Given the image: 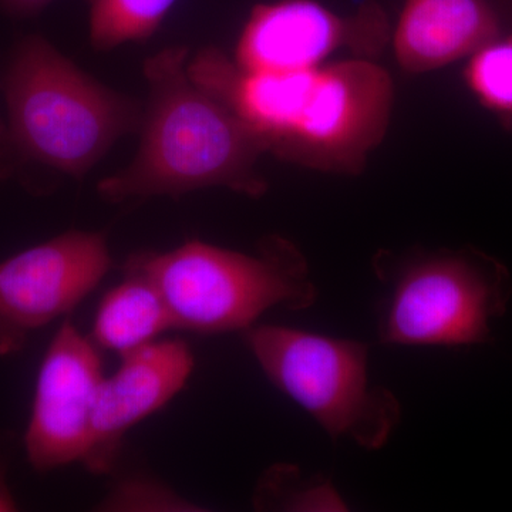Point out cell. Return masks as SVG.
<instances>
[{"label":"cell","mask_w":512,"mask_h":512,"mask_svg":"<svg viewBox=\"0 0 512 512\" xmlns=\"http://www.w3.org/2000/svg\"><path fill=\"white\" fill-rule=\"evenodd\" d=\"M188 55L185 46L167 47L144 62L140 147L130 165L97 185L104 201L178 198L214 187L248 197L266 191L256 170L264 146L234 111L192 82Z\"/></svg>","instance_id":"1"},{"label":"cell","mask_w":512,"mask_h":512,"mask_svg":"<svg viewBox=\"0 0 512 512\" xmlns=\"http://www.w3.org/2000/svg\"><path fill=\"white\" fill-rule=\"evenodd\" d=\"M0 90L22 174L36 164L82 180L117 140L143 123L136 100L94 80L36 33L13 46Z\"/></svg>","instance_id":"2"},{"label":"cell","mask_w":512,"mask_h":512,"mask_svg":"<svg viewBox=\"0 0 512 512\" xmlns=\"http://www.w3.org/2000/svg\"><path fill=\"white\" fill-rule=\"evenodd\" d=\"M126 268L157 286L174 329L205 335L245 332L268 309L303 311L318 295L301 252L279 237L266 238L255 255L188 241L133 255Z\"/></svg>","instance_id":"3"},{"label":"cell","mask_w":512,"mask_h":512,"mask_svg":"<svg viewBox=\"0 0 512 512\" xmlns=\"http://www.w3.org/2000/svg\"><path fill=\"white\" fill-rule=\"evenodd\" d=\"M384 295L377 309V335L384 345H484L491 323L507 312L510 272L474 248L417 252L377 259Z\"/></svg>","instance_id":"4"},{"label":"cell","mask_w":512,"mask_h":512,"mask_svg":"<svg viewBox=\"0 0 512 512\" xmlns=\"http://www.w3.org/2000/svg\"><path fill=\"white\" fill-rule=\"evenodd\" d=\"M244 336L265 376L332 439L377 450L399 426V399L370 382L363 343L285 326H252Z\"/></svg>","instance_id":"5"},{"label":"cell","mask_w":512,"mask_h":512,"mask_svg":"<svg viewBox=\"0 0 512 512\" xmlns=\"http://www.w3.org/2000/svg\"><path fill=\"white\" fill-rule=\"evenodd\" d=\"M393 97L392 77L372 60L322 64L272 154L316 170L359 173L386 134Z\"/></svg>","instance_id":"6"},{"label":"cell","mask_w":512,"mask_h":512,"mask_svg":"<svg viewBox=\"0 0 512 512\" xmlns=\"http://www.w3.org/2000/svg\"><path fill=\"white\" fill-rule=\"evenodd\" d=\"M110 268L106 235L77 229L0 262V357L20 352L36 330L72 312Z\"/></svg>","instance_id":"7"},{"label":"cell","mask_w":512,"mask_h":512,"mask_svg":"<svg viewBox=\"0 0 512 512\" xmlns=\"http://www.w3.org/2000/svg\"><path fill=\"white\" fill-rule=\"evenodd\" d=\"M386 40V15L376 3L340 16L318 0H276L249 13L235 64L247 72H298L322 66L343 47L375 55Z\"/></svg>","instance_id":"8"},{"label":"cell","mask_w":512,"mask_h":512,"mask_svg":"<svg viewBox=\"0 0 512 512\" xmlns=\"http://www.w3.org/2000/svg\"><path fill=\"white\" fill-rule=\"evenodd\" d=\"M104 376L99 348L72 322H64L40 363L23 437L26 457L37 473L82 463Z\"/></svg>","instance_id":"9"},{"label":"cell","mask_w":512,"mask_h":512,"mask_svg":"<svg viewBox=\"0 0 512 512\" xmlns=\"http://www.w3.org/2000/svg\"><path fill=\"white\" fill-rule=\"evenodd\" d=\"M194 365L190 346L180 339L154 340L121 356L119 369L104 376L97 392L84 467L93 474L110 473L128 431L171 402Z\"/></svg>","instance_id":"10"},{"label":"cell","mask_w":512,"mask_h":512,"mask_svg":"<svg viewBox=\"0 0 512 512\" xmlns=\"http://www.w3.org/2000/svg\"><path fill=\"white\" fill-rule=\"evenodd\" d=\"M510 30L503 0H406L393 33L394 56L406 72H433Z\"/></svg>","instance_id":"11"},{"label":"cell","mask_w":512,"mask_h":512,"mask_svg":"<svg viewBox=\"0 0 512 512\" xmlns=\"http://www.w3.org/2000/svg\"><path fill=\"white\" fill-rule=\"evenodd\" d=\"M173 328L163 295L146 275L126 268V278L101 299L92 339L99 349L120 356L143 348Z\"/></svg>","instance_id":"12"},{"label":"cell","mask_w":512,"mask_h":512,"mask_svg":"<svg viewBox=\"0 0 512 512\" xmlns=\"http://www.w3.org/2000/svg\"><path fill=\"white\" fill-rule=\"evenodd\" d=\"M178 0H90V45L107 52L130 42H146L163 25Z\"/></svg>","instance_id":"13"},{"label":"cell","mask_w":512,"mask_h":512,"mask_svg":"<svg viewBox=\"0 0 512 512\" xmlns=\"http://www.w3.org/2000/svg\"><path fill=\"white\" fill-rule=\"evenodd\" d=\"M252 504L259 511L340 512L348 504L328 478L303 477L292 464H275L256 484Z\"/></svg>","instance_id":"14"},{"label":"cell","mask_w":512,"mask_h":512,"mask_svg":"<svg viewBox=\"0 0 512 512\" xmlns=\"http://www.w3.org/2000/svg\"><path fill=\"white\" fill-rule=\"evenodd\" d=\"M464 82L478 103L512 130V30L468 57Z\"/></svg>","instance_id":"15"},{"label":"cell","mask_w":512,"mask_h":512,"mask_svg":"<svg viewBox=\"0 0 512 512\" xmlns=\"http://www.w3.org/2000/svg\"><path fill=\"white\" fill-rule=\"evenodd\" d=\"M101 511H202L157 478L133 474L116 481L99 504Z\"/></svg>","instance_id":"16"},{"label":"cell","mask_w":512,"mask_h":512,"mask_svg":"<svg viewBox=\"0 0 512 512\" xmlns=\"http://www.w3.org/2000/svg\"><path fill=\"white\" fill-rule=\"evenodd\" d=\"M55 0H0V12L12 19H30L40 15Z\"/></svg>","instance_id":"17"},{"label":"cell","mask_w":512,"mask_h":512,"mask_svg":"<svg viewBox=\"0 0 512 512\" xmlns=\"http://www.w3.org/2000/svg\"><path fill=\"white\" fill-rule=\"evenodd\" d=\"M20 175H22V168H20L18 157L10 144L5 124L0 123V183Z\"/></svg>","instance_id":"18"},{"label":"cell","mask_w":512,"mask_h":512,"mask_svg":"<svg viewBox=\"0 0 512 512\" xmlns=\"http://www.w3.org/2000/svg\"><path fill=\"white\" fill-rule=\"evenodd\" d=\"M9 457L6 451H0V512L18 510V501L8 483Z\"/></svg>","instance_id":"19"}]
</instances>
